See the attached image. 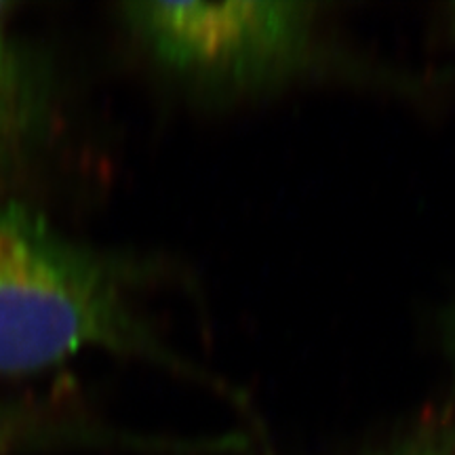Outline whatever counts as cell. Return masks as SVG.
<instances>
[{
  "instance_id": "obj_1",
  "label": "cell",
  "mask_w": 455,
  "mask_h": 455,
  "mask_svg": "<svg viewBox=\"0 0 455 455\" xmlns=\"http://www.w3.org/2000/svg\"><path fill=\"white\" fill-rule=\"evenodd\" d=\"M135 270L64 235L36 209L0 203V378L95 350L188 371L135 312Z\"/></svg>"
},
{
  "instance_id": "obj_2",
  "label": "cell",
  "mask_w": 455,
  "mask_h": 455,
  "mask_svg": "<svg viewBox=\"0 0 455 455\" xmlns=\"http://www.w3.org/2000/svg\"><path fill=\"white\" fill-rule=\"evenodd\" d=\"M318 4L146 3L121 15L156 64L213 93H255L291 81L318 55Z\"/></svg>"
},
{
  "instance_id": "obj_3",
  "label": "cell",
  "mask_w": 455,
  "mask_h": 455,
  "mask_svg": "<svg viewBox=\"0 0 455 455\" xmlns=\"http://www.w3.org/2000/svg\"><path fill=\"white\" fill-rule=\"evenodd\" d=\"M13 3L0 0V140L11 152L32 133L41 91L28 51L13 30Z\"/></svg>"
},
{
  "instance_id": "obj_4",
  "label": "cell",
  "mask_w": 455,
  "mask_h": 455,
  "mask_svg": "<svg viewBox=\"0 0 455 455\" xmlns=\"http://www.w3.org/2000/svg\"><path fill=\"white\" fill-rule=\"evenodd\" d=\"M369 455H455V439L436 424L418 426Z\"/></svg>"
},
{
  "instance_id": "obj_5",
  "label": "cell",
  "mask_w": 455,
  "mask_h": 455,
  "mask_svg": "<svg viewBox=\"0 0 455 455\" xmlns=\"http://www.w3.org/2000/svg\"><path fill=\"white\" fill-rule=\"evenodd\" d=\"M38 422L34 411L20 403H0V453L32 435Z\"/></svg>"
},
{
  "instance_id": "obj_6",
  "label": "cell",
  "mask_w": 455,
  "mask_h": 455,
  "mask_svg": "<svg viewBox=\"0 0 455 455\" xmlns=\"http://www.w3.org/2000/svg\"><path fill=\"white\" fill-rule=\"evenodd\" d=\"M9 148H7V144H4V141L3 140H0V164H3L4 163V158H7L9 156Z\"/></svg>"
},
{
  "instance_id": "obj_7",
  "label": "cell",
  "mask_w": 455,
  "mask_h": 455,
  "mask_svg": "<svg viewBox=\"0 0 455 455\" xmlns=\"http://www.w3.org/2000/svg\"><path fill=\"white\" fill-rule=\"evenodd\" d=\"M449 341H451V358H453V369H455V323L451 333H449Z\"/></svg>"
}]
</instances>
